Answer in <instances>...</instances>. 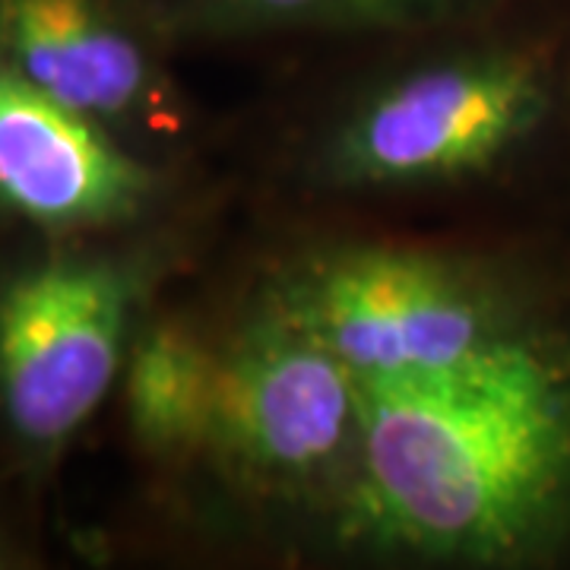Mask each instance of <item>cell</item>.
Returning <instances> with one entry per match:
<instances>
[{"instance_id":"9c48e42d","label":"cell","mask_w":570,"mask_h":570,"mask_svg":"<svg viewBox=\"0 0 570 570\" xmlns=\"http://www.w3.org/2000/svg\"><path fill=\"white\" fill-rule=\"evenodd\" d=\"M494 0H159L168 20L200 32L377 29L415 32L491 7Z\"/></svg>"},{"instance_id":"52a82bcc","label":"cell","mask_w":570,"mask_h":570,"mask_svg":"<svg viewBox=\"0 0 570 570\" xmlns=\"http://www.w3.org/2000/svg\"><path fill=\"white\" fill-rule=\"evenodd\" d=\"M0 55L22 80L89 118L130 111L149 80L115 0H0Z\"/></svg>"},{"instance_id":"6da1fadb","label":"cell","mask_w":570,"mask_h":570,"mask_svg":"<svg viewBox=\"0 0 570 570\" xmlns=\"http://www.w3.org/2000/svg\"><path fill=\"white\" fill-rule=\"evenodd\" d=\"M358 387L355 508L384 542L504 558L568 489V387L523 340L453 374Z\"/></svg>"},{"instance_id":"277c9868","label":"cell","mask_w":570,"mask_h":570,"mask_svg":"<svg viewBox=\"0 0 570 570\" xmlns=\"http://www.w3.org/2000/svg\"><path fill=\"white\" fill-rule=\"evenodd\" d=\"M130 285L108 264H51L0 298V396L13 428L55 444L96 412L121 367Z\"/></svg>"},{"instance_id":"8992f818","label":"cell","mask_w":570,"mask_h":570,"mask_svg":"<svg viewBox=\"0 0 570 570\" xmlns=\"http://www.w3.org/2000/svg\"><path fill=\"white\" fill-rule=\"evenodd\" d=\"M149 175L99 134L96 118L55 102L0 63V200L45 225L108 223L137 209Z\"/></svg>"},{"instance_id":"3957f363","label":"cell","mask_w":570,"mask_h":570,"mask_svg":"<svg viewBox=\"0 0 570 570\" xmlns=\"http://www.w3.org/2000/svg\"><path fill=\"white\" fill-rule=\"evenodd\" d=\"M542 111L532 63L472 55L425 67L371 99L333 146L336 178L425 184L489 168Z\"/></svg>"},{"instance_id":"ba28073f","label":"cell","mask_w":570,"mask_h":570,"mask_svg":"<svg viewBox=\"0 0 570 570\" xmlns=\"http://www.w3.org/2000/svg\"><path fill=\"white\" fill-rule=\"evenodd\" d=\"M219 390V355L184 326H156L134 346L127 409L149 448L181 450L209 441Z\"/></svg>"},{"instance_id":"5b68a950","label":"cell","mask_w":570,"mask_h":570,"mask_svg":"<svg viewBox=\"0 0 570 570\" xmlns=\"http://www.w3.org/2000/svg\"><path fill=\"white\" fill-rule=\"evenodd\" d=\"M358 377L283 311L219 355L209 441L242 466L302 479L358 444Z\"/></svg>"},{"instance_id":"7a4b0ae2","label":"cell","mask_w":570,"mask_h":570,"mask_svg":"<svg viewBox=\"0 0 570 570\" xmlns=\"http://www.w3.org/2000/svg\"><path fill=\"white\" fill-rule=\"evenodd\" d=\"M283 314L358 381L441 377L520 340L460 273L403 250H358L317 266L288 292Z\"/></svg>"}]
</instances>
